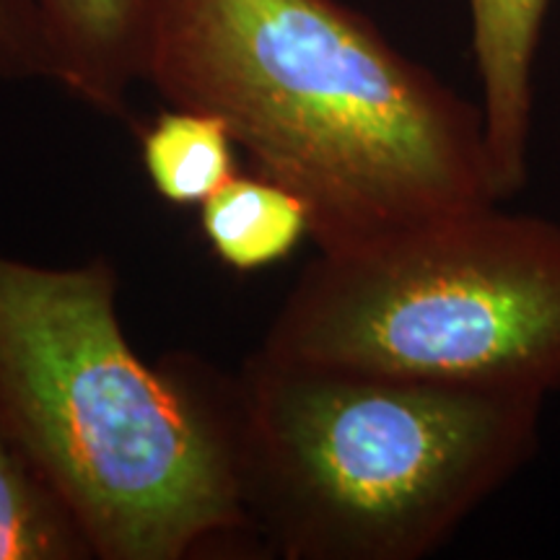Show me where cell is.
<instances>
[{
    "instance_id": "cell-10",
    "label": "cell",
    "mask_w": 560,
    "mask_h": 560,
    "mask_svg": "<svg viewBox=\"0 0 560 560\" xmlns=\"http://www.w3.org/2000/svg\"><path fill=\"white\" fill-rule=\"evenodd\" d=\"M0 81H52L42 0H0Z\"/></svg>"
},
{
    "instance_id": "cell-7",
    "label": "cell",
    "mask_w": 560,
    "mask_h": 560,
    "mask_svg": "<svg viewBox=\"0 0 560 560\" xmlns=\"http://www.w3.org/2000/svg\"><path fill=\"white\" fill-rule=\"evenodd\" d=\"M202 240L234 272L268 270L312 240L310 208L265 174H234L200 206Z\"/></svg>"
},
{
    "instance_id": "cell-4",
    "label": "cell",
    "mask_w": 560,
    "mask_h": 560,
    "mask_svg": "<svg viewBox=\"0 0 560 560\" xmlns=\"http://www.w3.org/2000/svg\"><path fill=\"white\" fill-rule=\"evenodd\" d=\"M257 353L545 400L560 392V226L490 202L319 252Z\"/></svg>"
},
{
    "instance_id": "cell-9",
    "label": "cell",
    "mask_w": 560,
    "mask_h": 560,
    "mask_svg": "<svg viewBox=\"0 0 560 560\" xmlns=\"http://www.w3.org/2000/svg\"><path fill=\"white\" fill-rule=\"evenodd\" d=\"M0 560H94L86 540L0 431Z\"/></svg>"
},
{
    "instance_id": "cell-5",
    "label": "cell",
    "mask_w": 560,
    "mask_h": 560,
    "mask_svg": "<svg viewBox=\"0 0 560 560\" xmlns=\"http://www.w3.org/2000/svg\"><path fill=\"white\" fill-rule=\"evenodd\" d=\"M472 58L482 89V130L499 202L527 182L532 136V73L550 0H467Z\"/></svg>"
},
{
    "instance_id": "cell-8",
    "label": "cell",
    "mask_w": 560,
    "mask_h": 560,
    "mask_svg": "<svg viewBox=\"0 0 560 560\" xmlns=\"http://www.w3.org/2000/svg\"><path fill=\"white\" fill-rule=\"evenodd\" d=\"M236 143L221 117L172 107L140 132V164L170 206L200 208L236 172Z\"/></svg>"
},
{
    "instance_id": "cell-3",
    "label": "cell",
    "mask_w": 560,
    "mask_h": 560,
    "mask_svg": "<svg viewBox=\"0 0 560 560\" xmlns=\"http://www.w3.org/2000/svg\"><path fill=\"white\" fill-rule=\"evenodd\" d=\"M252 529L285 560H420L540 452V397L299 366L236 376Z\"/></svg>"
},
{
    "instance_id": "cell-6",
    "label": "cell",
    "mask_w": 560,
    "mask_h": 560,
    "mask_svg": "<svg viewBox=\"0 0 560 560\" xmlns=\"http://www.w3.org/2000/svg\"><path fill=\"white\" fill-rule=\"evenodd\" d=\"M161 0H42L52 52V83L109 117H125L145 81Z\"/></svg>"
},
{
    "instance_id": "cell-2",
    "label": "cell",
    "mask_w": 560,
    "mask_h": 560,
    "mask_svg": "<svg viewBox=\"0 0 560 560\" xmlns=\"http://www.w3.org/2000/svg\"><path fill=\"white\" fill-rule=\"evenodd\" d=\"M0 431L96 560H185L252 529L236 376L145 361L109 257L50 268L0 252Z\"/></svg>"
},
{
    "instance_id": "cell-1",
    "label": "cell",
    "mask_w": 560,
    "mask_h": 560,
    "mask_svg": "<svg viewBox=\"0 0 560 560\" xmlns=\"http://www.w3.org/2000/svg\"><path fill=\"white\" fill-rule=\"evenodd\" d=\"M145 81L221 117L325 255L499 202L480 107L340 0H161Z\"/></svg>"
}]
</instances>
